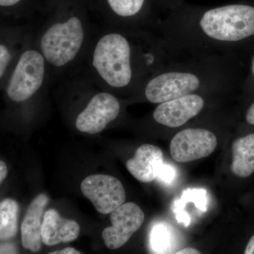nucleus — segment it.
Instances as JSON below:
<instances>
[{
  "label": "nucleus",
  "mask_w": 254,
  "mask_h": 254,
  "mask_svg": "<svg viewBox=\"0 0 254 254\" xmlns=\"http://www.w3.org/2000/svg\"><path fill=\"white\" fill-rule=\"evenodd\" d=\"M177 254H200L199 251L195 250V249L191 248V247H187V248L183 249L175 252Z\"/></svg>",
  "instance_id": "22"
},
{
  "label": "nucleus",
  "mask_w": 254,
  "mask_h": 254,
  "mask_svg": "<svg viewBox=\"0 0 254 254\" xmlns=\"http://www.w3.org/2000/svg\"><path fill=\"white\" fill-rule=\"evenodd\" d=\"M215 133L203 128H188L177 133L170 142V154L178 163L206 158L216 148Z\"/></svg>",
  "instance_id": "5"
},
{
  "label": "nucleus",
  "mask_w": 254,
  "mask_h": 254,
  "mask_svg": "<svg viewBox=\"0 0 254 254\" xmlns=\"http://www.w3.org/2000/svg\"><path fill=\"white\" fill-rule=\"evenodd\" d=\"M163 154L158 146L151 144L141 145L133 158L127 160L128 171L138 181L149 183L156 180L163 164Z\"/></svg>",
  "instance_id": "11"
},
{
  "label": "nucleus",
  "mask_w": 254,
  "mask_h": 254,
  "mask_svg": "<svg viewBox=\"0 0 254 254\" xmlns=\"http://www.w3.org/2000/svg\"><path fill=\"white\" fill-rule=\"evenodd\" d=\"M33 39V28L1 25L0 41V82L4 83L24 48Z\"/></svg>",
  "instance_id": "9"
},
{
  "label": "nucleus",
  "mask_w": 254,
  "mask_h": 254,
  "mask_svg": "<svg viewBox=\"0 0 254 254\" xmlns=\"http://www.w3.org/2000/svg\"><path fill=\"white\" fill-rule=\"evenodd\" d=\"M175 171L171 165H165L163 164L160 170H159L158 177L160 181L163 183H170L173 182V179L175 178Z\"/></svg>",
  "instance_id": "17"
},
{
  "label": "nucleus",
  "mask_w": 254,
  "mask_h": 254,
  "mask_svg": "<svg viewBox=\"0 0 254 254\" xmlns=\"http://www.w3.org/2000/svg\"><path fill=\"white\" fill-rule=\"evenodd\" d=\"M81 252L75 250L72 247H66L63 250L56 251V252H51L50 254H81Z\"/></svg>",
  "instance_id": "20"
},
{
  "label": "nucleus",
  "mask_w": 254,
  "mask_h": 254,
  "mask_svg": "<svg viewBox=\"0 0 254 254\" xmlns=\"http://www.w3.org/2000/svg\"><path fill=\"white\" fill-rule=\"evenodd\" d=\"M19 205L12 198H6L0 203V240L6 241L17 235Z\"/></svg>",
  "instance_id": "15"
},
{
  "label": "nucleus",
  "mask_w": 254,
  "mask_h": 254,
  "mask_svg": "<svg viewBox=\"0 0 254 254\" xmlns=\"http://www.w3.org/2000/svg\"><path fill=\"white\" fill-rule=\"evenodd\" d=\"M171 242L170 232L163 225H158L153 229L150 235V244L156 253H165Z\"/></svg>",
  "instance_id": "16"
},
{
  "label": "nucleus",
  "mask_w": 254,
  "mask_h": 254,
  "mask_svg": "<svg viewBox=\"0 0 254 254\" xmlns=\"http://www.w3.org/2000/svg\"><path fill=\"white\" fill-rule=\"evenodd\" d=\"M144 213L133 202L123 203L110 213L112 226L103 230L102 237L110 250H117L129 240L144 221Z\"/></svg>",
  "instance_id": "7"
},
{
  "label": "nucleus",
  "mask_w": 254,
  "mask_h": 254,
  "mask_svg": "<svg viewBox=\"0 0 254 254\" xmlns=\"http://www.w3.org/2000/svg\"><path fill=\"white\" fill-rule=\"evenodd\" d=\"M246 120L250 125H254V103L251 105L246 115Z\"/></svg>",
  "instance_id": "19"
},
{
  "label": "nucleus",
  "mask_w": 254,
  "mask_h": 254,
  "mask_svg": "<svg viewBox=\"0 0 254 254\" xmlns=\"http://www.w3.org/2000/svg\"><path fill=\"white\" fill-rule=\"evenodd\" d=\"M234 55L198 59L173 60L142 87L145 99L153 104L191 93L228 89L236 80Z\"/></svg>",
  "instance_id": "3"
},
{
  "label": "nucleus",
  "mask_w": 254,
  "mask_h": 254,
  "mask_svg": "<svg viewBox=\"0 0 254 254\" xmlns=\"http://www.w3.org/2000/svg\"><path fill=\"white\" fill-rule=\"evenodd\" d=\"M7 166L4 161L0 162V183H2L7 175Z\"/></svg>",
  "instance_id": "21"
},
{
  "label": "nucleus",
  "mask_w": 254,
  "mask_h": 254,
  "mask_svg": "<svg viewBox=\"0 0 254 254\" xmlns=\"http://www.w3.org/2000/svg\"><path fill=\"white\" fill-rule=\"evenodd\" d=\"M79 225L73 220L64 218L55 209L44 214L42 225V241L47 246L73 242L80 234Z\"/></svg>",
  "instance_id": "12"
},
{
  "label": "nucleus",
  "mask_w": 254,
  "mask_h": 254,
  "mask_svg": "<svg viewBox=\"0 0 254 254\" xmlns=\"http://www.w3.org/2000/svg\"><path fill=\"white\" fill-rule=\"evenodd\" d=\"M155 33L173 60L234 55L239 43L254 36V7L233 4L197 15H173L160 20Z\"/></svg>",
  "instance_id": "2"
},
{
  "label": "nucleus",
  "mask_w": 254,
  "mask_h": 254,
  "mask_svg": "<svg viewBox=\"0 0 254 254\" xmlns=\"http://www.w3.org/2000/svg\"><path fill=\"white\" fill-rule=\"evenodd\" d=\"M21 0H0V6L1 8H9L16 6Z\"/></svg>",
  "instance_id": "18"
},
{
  "label": "nucleus",
  "mask_w": 254,
  "mask_h": 254,
  "mask_svg": "<svg viewBox=\"0 0 254 254\" xmlns=\"http://www.w3.org/2000/svg\"><path fill=\"white\" fill-rule=\"evenodd\" d=\"M81 190L97 211L103 215L111 213L126 200V191L123 184L116 177L110 175L87 177L81 182Z\"/></svg>",
  "instance_id": "6"
},
{
  "label": "nucleus",
  "mask_w": 254,
  "mask_h": 254,
  "mask_svg": "<svg viewBox=\"0 0 254 254\" xmlns=\"http://www.w3.org/2000/svg\"><path fill=\"white\" fill-rule=\"evenodd\" d=\"M203 93H191L160 103L153 111V120L169 128L184 126L204 109Z\"/></svg>",
  "instance_id": "8"
},
{
  "label": "nucleus",
  "mask_w": 254,
  "mask_h": 254,
  "mask_svg": "<svg viewBox=\"0 0 254 254\" xmlns=\"http://www.w3.org/2000/svg\"><path fill=\"white\" fill-rule=\"evenodd\" d=\"M121 104L116 96L106 91L95 93L76 116L75 126L82 133L95 134L116 120Z\"/></svg>",
  "instance_id": "4"
},
{
  "label": "nucleus",
  "mask_w": 254,
  "mask_h": 254,
  "mask_svg": "<svg viewBox=\"0 0 254 254\" xmlns=\"http://www.w3.org/2000/svg\"><path fill=\"white\" fill-rule=\"evenodd\" d=\"M245 254H254V235L247 244L245 252Z\"/></svg>",
  "instance_id": "23"
},
{
  "label": "nucleus",
  "mask_w": 254,
  "mask_h": 254,
  "mask_svg": "<svg viewBox=\"0 0 254 254\" xmlns=\"http://www.w3.org/2000/svg\"><path fill=\"white\" fill-rule=\"evenodd\" d=\"M252 74H253V76H254V57L253 58V61H252Z\"/></svg>",
  "instance_id": "24"
},
{
  "label": "nucleus",
  "mask_w": 254,
  "mask_h": 254,
  "mask_svg": "<svg viewBox=\"0 0 254 254\" xmlns=\"http://www.w3.org/2000/svg\"><path fill=\"white\" fill-rule=\"evenodd\" d=\"M112 14L106 26L146 30L155 32V26L144 15L145 0H106Z\"/></svg>",
  "instance_id": "10"
},
{
  "label": "nucleus",
  "mask_w": 254,
  "mask_h": 254,
  "mask_svg": "<svg viewBox=\"0 0 254 254\" xmlns=\"http://www.w3.org/2000/svg\"><path fill=\"white\" fill-rule=\"evenodd\" d=\"M88 77L115 90L138 88L170 61L163 40L146 30H98L86 57Z\"/></svg>",
  "instance_id": "1"
},
{
  "label": "nucleus",
  "mask_w": 254,
  "mask_h": 254,
  "mask_svg": "<svg viewBox=\"0 0 254 254\" xmlns=\"http://www.w3.org/2000/svg\"><path fill=\"white\" fill-rule=\"evenodd\" d=\"M232 151V173L242 178L250 177L254 173V133L235 140Z\"/></svg>",
  "instance_id": "14"
},
{
  "label": "nucleus",
  "mask_w": 254,
  "mask_h": 254,
  "mask_svg": "<svg viewBox=\"0 0 254 254\" xmlns=\"http://www.w3.org/2000/svg\"><path fill=\"white\" fill-rule=\"evenodd\" d=\"M49 202L48 195L41 193L33 199L21 226V242L23 248L38 252L42 247V217L43 210Z\"/></svg>",
  "instance_id": "13"
}]
</instances>
